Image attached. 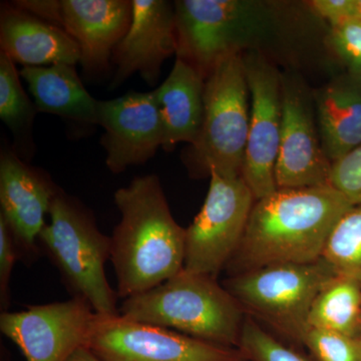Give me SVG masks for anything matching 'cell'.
<instances>
[{"label":"cell","instance_id":"1","mask_svg":"<svg viewBox=\"0 0 361 361\" xmlns=\"http://www.w3.org/2000/svg\"><path fill=\"white\" fill-rule=\"evenodd\" d=\"M353 207L331 186L277 189L254 203L226 268L236 275L268 265L315 262L337 222Z\"/></svg>","mask_w":361,"mask_h":361},{"label":"cell","instance_id":"2","mask_svg":"<svg viewBox=\"0 0 361 361\" xmlns=\"http://www.w3.org/2000/svg\"><path fill=\"white\" fill-rule=\"evenodd\" d=\"M121 220L111 236V261L121 298L140 295L184 268L186 229L171 212L157 175L135 177L114 195Z\"/></svg>","mask_w":361,"mask_h":361},{"label":"cell","instance_id":"3","mask_svg":"<svg viewBox=\"0 0 361 361\" xmlns=\"http://www.w3.org/2000/svg\"><path fill=\"white\" fill-rule=\"evenodd\" d=\"M120 314L237 349L246 317L238 301L216 278L184 269L155 288L125 299Z\"/></svg>","mask_w":361,"mask_h":361},{"label":"cell","instance_id":"4","mask_svg":"<svg viewBox=\"0 0 361 361\" xmlns=\"http://www.w3.org/2000/svg\"><path fill=\"white\" fill-rule=\"evenodd\" d=\"M39 245L59 270L73 297L90 304L97 314L118 315V293L104 266L111 260V237L97 227L89 209L63 190L56 195Z\"/></svg>","mask_w":361,"mask_h":361},{"label":"cell","instance_id":"5","mask_svg":"<svg viewBox=\"0 0 361 361\" xmlns=\"http://www.w3.org/2000/svg\"><path fill=\"white\" fill-rule=\"evenodd\" d=\"M250 123V90L243 54L220 59L207 75L203 123L198 137L183 160L194 177L211 171L227 178L242 177Z\"/></svg>","mask_w":361,"mask_h":361},{"label":"cell","instance_id":"6","mask_svg":"<svg viewBox=\"0 0 361 361\" xmlns=\"http://www.w3.org/2000/svg\"><path fill=\"white\" fill-rule=\"evenodd\" d=\"M177 56L207 78L225 56L259 47L275 30L273 6L253 0L174 2Z\"/></svg>","mask_w":361,"mask_h":361},{"label":"cell","instance_id":"7","mask_svg":"<svg viewBox=\"0 0 361 361\" xmlns=\"http://www.w3.org/2000/svg\"><path fill=\"white\" fill-rule=\"evenodd\" d=\"M338 274L322 258L311 263L273 264L232 275L223 286L248 315L298 341L316 297Z\"/></svg>","mask_w":361,"mask_h":361},{"label":"cell","instance_id":"8","mask_svg":"<svg viewBox=\"0 0 361 361\" xmlns=\"http://www.w3.org/2000/svg\"><path fill=\"white\" fill-rule=\"evenodd\" d=\"M200 212L186 229L184 269L216 278L227 267L245 233L255 198L243 178L210 172Z\"/></svg>","mask_w":361,"mask_h":361},{"label":"cell","instance_id":"9","mask_svg":"<svg viewBox=\"0 0 361 361\" xmlns=\"http://www.w3.org/2000/svg\"><path fill=\"white\" fill-rule=\"evenodd\" d=\"M87 345L102 361H245L241 351L122 315L94 316Z\"/></svg>","mask_w":361,"mask_h":361},{"label":"cell","instance_id":"10","mask_svg":"<svg viewBox=\"0 0 361 361\" xmlns=\"http://www.w3.org/2000/svg\"><path fill=\"white\" fill-rule=\"evenodd\" d=\"M250 123L242 178L255 201L277 190L275 168L282 129V75L260 51L243 54Z\"/></svg>","mask_w":361,"mask_h":361},{"label":"cell","instance_id":"11","mask_svg":"<svg viewBox=\"0 0 361 361\" xmlns=\"http://www.w3.org/2000/svg\"><path fill=\"white\" fill-rule=\"evenodd\" d=\"M332 163L316 120L314 94L302 78L282 75V129L275 168L277 189L330 186Z\"/></svg>","mask_w":361,"mask_h":361},{"label":"cell","instance_id":"12","mask_svg":"<svg viewBox=\"0 0 361 361\" xmlns=\"http://www.w3.org/2000/svg\"><path fill=\"white\" fill-rule=\"evenodd\" d=\"M96 314L89 303L71 297L1 312L0 330L26 361H66L75 349L87 345Z\"/></svg>","mask_w":361,"mask_h":361},{"label":"cell","instance_id":"13","mask_svg":"<svg viewBox=\"0 0 361 361\" xmlns=\"http://www.w3.org/2000/svg\"><path fill=\"white\" fill-rule=\"evenodd\" d=\"M61 190L47 173L28 165L13 148L2 147L0 218L13 235L20 260L27 264L42 253L39 236Z\"/></svg>","mask_w":361,"mask_h":361},{"label":"cell","instance_id":"14","mask_svg":"<svg viewBox=\"0 0 361 361\" xmlns=\"http://www.w3.org/2000/svg\"><path fill=\"white\" fill-rule=\"evenodd\" d=\"M97 125L104 130L101 145L106 168L114 175L144 165L163 146V126L154 90L99 101Z\"/></svg>","mask_w":361,"mask_h":361},{"label":"cell","instance_id":"15","mask_svg":"<svg viewBox=\"0 0 361 361\" xmlns=\"http://www.w3.org/2000/svg\"><path fill=\"white\" fill-rule=\"evenodd\" d=\"M177 54L174 2L133 0L129 30L114 51L116 66L111 90L118 89L135 73L155 85L164 61Z\"/></svg>","mask_w":361,"mask_h":361},{"label":"cell","instance_id":"16","mask_svg":"<svg viewBox=\"0 0 361 361\" xmlns=\"http://www.w3.org/2000/svg\"><path fill=\"white\" fill-rule=\"evenodd\" d=\"M63 30L77 42L87 77L106 75L116 47L129 30L132 0H61Z\"/></svg>","mask_w":361,"mask_h":361},{"label":"cell","instance_id":"17","mask_svg":"<svg viewBox=\"0 0 361 361\" xmlns=\"http://www.w3.org/2000/svg\"><path fill=\"white\" fill-rule=\"evenodd\" d=\"M0 47L14 63L25 66H75L80 59L77 42L65 30L13 4L1 6Z\"/></svg>","mask_w":361,"mask_h":361},{"label":"cell","instance_id":"18","mask_svg":"<svg viewBox=\"0 0 361 361\" xmlns=\"http://www.w3.org/2000/svg\"><path fill=\"white\" fill-rule=\"evenodd\" d=\"M313 94L323 149L334 163L361 145V73L345 71Z\"/></svg>","mask_w":361,"mask_h":361},{"label":"cell","instance_id":"19","mask_svg":"<svg viewBox=\"0 0 361 361\" xmlns=\"http://www.w3.org/2000/svg\"><path fill=\"white\" fill-rule=\"evenodd\" d=\"M204 87L205 78L177 58L165 82L154 90L163 126L164 151H173L180 142H196L203 123Z\"/></svg>","mask_w":361,"mask_h":361},{"label":"cell","instance_id":"20","mask_svg":"<svg viewBox=\"0 0 361 361\" xmlns=\"http://www.w3.org/2000/svg\"><path fill=\"white\" fill-rule=\"evenodd\" d=\"M20 73L39 113L61 116L85 129L99 126V101L85 89L75 66H23Z\"/></svg>","mask_w":361,"mask_h":361},{"label":"cell","instance_id":"21","mask_svg":"<svg viewBox=\"0 0 361 361\" xmlns=\"http://www.w3.org/2000/svg\"><path fill=\"white\" fill-rule=\"evenodd\" d=\"M361 319V281L337 276L316 297L307 326L358 338Z\"/></svg>","mask_w":361,"mask_h":361},{"label":"cell","instance_id":"22","mask_svg":"<svg viewBox=\"0 0 361 361\" xmlns=\"http://www.w3.org/2000/svg\"><path fill=\"white\" fill-rule=\"evenodd\" d=\"M20 73L16 63L0 52V118L13 133L14 151L28 161L35 151L32 126L37 111L20 82Z\"/></svg>","mask_w":361,"mask_h":361},{"label":"cell","instance_id":"23","mask_svg":"<svg viewBox=\"0 0 361 361\" xmlns=\"http://www.w3.org/2000/svg\"><path fill=\"white\" fill-rule=\"evenodd\" d=\"M322 258L339 276L361 281V205L353 207L337 222Z\"/></svg>","mask_w":361,"mask_h":361},{"label":"cell","instance_id":"24","mask_svg":"<svg viewBox=\"0 0 361 361\" xmlns=\"http://www.w3.org/2000/svg\"><path fill=\"white\" fill-rule=\"evenodd\" d=\"M238 349L247 361H310L270 334L250 315H247Z\"/></svg>","mask_w":361,"mask_h":361},{"label":"cell","instance_id":"25","mask_svg":"<svg viewBox=\"0 0 361 361\" xmlns=\"http://www.w3.org/2000/svg\"><path fill=\"white\" fill-rule=\"evenodd\" d=\"M298 341L317 361H361V344L355 337L306 326Z\"/></svg>","mask_w":361,"mask_h":361},{"label":"cell","instance_id":"26","mask_svg":"<svg viewBox=\"0 0 361 361\" xmlns=\"http://www.w3.org/2000/svg\"><path fill=\"white\" fill-rule=\"evenodd\" d=\"M327 44L346 71L361 73V20L330 28Z\"/></svg>","mask_w":361,"mask_h":361},{"label":"cell","instance_id":"27","mask_svg":"<svg viewBox=\"0 0 361 361\" xmlns=\"http://www.w3.org/2000/svg\"><path fill=\"white\" fill-rule=\"evenodd\" d=\"M330 186L353 206L361 205V145L332 163Z\"/></svg>","mask_w":361,"mask_h":361},{"label":"cell","instance_id":"28","mask_svg":"<svg viewBox=\"0 0 361 361\" xmlns=\"http://www.w3.org/2000/svg\"><path fill=\"white\" fill-rule=\"evenodd\" d=\"M20 260L13 235L0 218V307L1 312L8 311L11 304V281L14 265Z\"/></svg>","mask_w":361,"mask_h":361},{"label":"cell","instance_id":"29","mask_svg":"<svg viewBox=\"0 0 361 361\" xmlns=\"http://www.w3.org/2000/svg\"><path fill=\"white\" fill-rule=\"evenodd\" d=\"M310 7L313 13L329 21L331 27L361 20L358 0H313L310 2Z\"/></svg>","mask_w":361,"mask_h":361},{"label":"cell","instance_id":"30","mask_svg":"<svg viewBox=\"0 0 361 361\" xmlns=\"http://www.w3.org/2000/svg\"><path fill=\"white\" fill-rule=\"evenodd\" d=\"M11 4L35 18L63 30V4L61 0H20Z\"/></svg>","mask_w":361,"mask_h":361},{"label":"cell","instance_id":"31","mask_svg":"<svg viewBox=\"0 0 361 361\" xmlns=\"http://www.w3.org/2000/svg\"><path fill=\"white\" fill-rule=\"evenodd\" d=\"M66 361H102L87 345L75 349Z\"/></svg>","mask_w":361,"mask_h":361},{"label":"cell","instance_id":"32","mask_svg":"<svg viewBox=\"0 0 361 361\" xmlns=\"http://www.w3.org/2000/svg\"><path fill=\"white\" fill-rule=\"evenodd\" d=\"M358 2H360V13H361V0H358Z\"/></svg>","mask_w":361,"mask_h":361},{"label":"cell","instance_id":"33","mask_svg":"<svg viewBox=\"0 0 361 361\" xmlns=\"http://www.w3.org/2000/svg\"><path fill=\"white\" fill-rule=\"evenodd\" d=\"M360 344H361V336H360Z\"/></svg>","mask_w":361,"mask_h":361},{"label":"cell","instance_id":"34","mask_svg":"<svg viewBox=\"0 0 361 361\" xmlns=\"http://www.w3.org/2000/svg\"><path fill=\"white\" fill-rule=\"evenodd\" d=\"M245 361H247V360H245Z\"/></svg>","mask_w":361,"mask_h":361}]
</instances>
